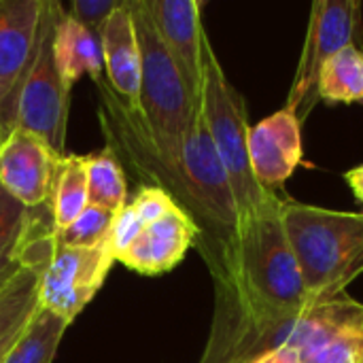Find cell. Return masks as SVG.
<instances>
[{"instance_id":"obj_1","label":"cell","mask_w":363,"mask_h":363,"mask_svg":"<svg viewBox=\"0 0 363 363\" xmlns=\"http://www.w3.org/2000/svg\"><path fill=\"white\" fill-rule=\"evenodd\" d=\"M281 215L308 300L330 302L363 274V213L336 211L283 196Z\"/></svg>"},{"instance_id":"obj_2","label":"cell","mask_w":363,"mask_h":363,"mask_svg":"<svg viewBox=\"0 0 363 363\" xmlns=\"http://www.w3.org/2000/svg\"><path fill=\"white\" fill-rule=\"evenodd\" d=\"M200 113L206 130L219 153V160L228 172L240 225L253 219L270 194L264 189L249 162V108L245 96L228 79L211 38H204L202 47V85H200Z\"/></svg>"},{"instance_id":"obj_3","label":"cell","mask_w":363,"mask_h":363,"mask_svg":"<svg viewBox=\"0 0 363 363\" xmlns=\"http://www.w3.org/2000/svg\"><path fill=\"white\" fill-rule=\"evenodd\" d=\"M130 11L140 47V89L134 108L155 140L177 145L198 111V100L143 0H130Z\"/></svg>"},{"instance_id":"obj_4","label":"cell","mask_w":363,"mask_h":363,"mask_svg":"<svg viewBox=\"0 0 363 363\" xmlns=\"http://www.w3.org/2000/svg\"><path fill=\"white\" fill-rule=\"evenodd\" d=\"M62 15V2L45 0L38 40L30 68L21 81L15 104V128L47 140L66 155V128L70 108V83L60 74L53 55V34Z\"/></svg>"},{"instance_id":"obj_5","label":"cell","mask_w":363,"mask_h":363,"mask_svg":"<svg viewBox=\"0 0 363 363\" xmlns=\"http://www.w3.org/2000/svg\"><path fill=\"white\" fill-rule=\"evenodd\" d=\"M345 47L363 49L359 0H317L311 4L306 38L285 106L294 108L304 123L317 104V74L325 60Z\"/></svg>"},{"instance_id":"obj_6","label":"cell","mask_w":363,"mask_h":363,"mask_svg":"<svg viewBox=\"0 0 363 363\" xmlns=\"http://www.w3.org/2000/svg\"><path fill=\"white\" fill-rule=\"evenodd\" d=\"M115 253L108 242L91 249L57 247L40 272L38 308H45L68 325L102 289L113 264Z\"/></svg>"},{"instance_id":"obj_7","label":"cell","mask_w":363,"mask_h":363,"mask_svg":"<svg viewBox=\"0 0 363 363\" xmlns=\"http://www.w3.org/2000/svg\"><path fill=\"white\" fill-rule=\"evenodd\" d=\"M64 155L40 136L13 128L0 143V185L28 211L49 204Z\"/></svg>"},{"instance_id":"obj_8","label":"cell","mask_w":363,"mask_h":363,"mask_svg":"<svg viewBox=\"0 0 363 363\" xmlns=\"http://www.w3.org/2000/svg\"><path fill=\"white\" fill-rule=\"evenodd\" d=\"M45 0H0V125L15 128L21 81L34 57Z\"/></svg>"},{"instance_id":"obj_9","label":"cell","mask_w":363,"mask_h":363,"mask_svg":"<svg viewBox=\"0 0 363 363\" xmlns=\"http://www.w3.org/2000/svg\"><path fill=\"white\" fill-rule=\"evenodd\" d=\"M249 162L264 189L281 191L304 162L302 121L294 108L283 106L251 125Z\"/></svg>"},{"instance_id":"obj_10","label":"cell","mask_w":363,"mask_h":363,"mask_svg":"<svg viewBox=\"0 0 363 363\" xmlns=\"http://www.w3.org/2000/svg\"><path fill=\"white\" fill-rule=\"evenodd\" d=\"M200 240V228L177 204L160 219L147 223L138 238L117 257L143 277H162L174 270Z\"/></svg>"},{"instance_id":"obj_11","label":"cell","mask_w":363,"mask_h":363,"mask_svg":"<svg viewBox=\"0 0 363 363\" xmlns=\"http://www.w3.org/2000/svg\"><path fill=\"white\" fill-rule=\"evenodd\" d=\"M143 4L198 100L202 85V47L208 36L202 23V2L143 0Z\"/></svg>"},{"instance_id":"obj_12","label":"cell","mask_w":363,"mask_h":363,"mask_svg":"<svg viewBox=\"0 0 363 363\" xmlns=\"http://www.w3.org/2000/svg\"><path fill=\"white\" fill-rule=\"evenodd\" d=\"M106 85L128 104H136L140 89V47L132 21L130 0L108 17L100 32Z\"/></svg>"},{"instance_id":"obj_13","label":"cell","mask_w":363,"mask_h":363,"mask_svg":"<svg viewBox=\"0 0 363 363\" xmlns=\"http://www.w3.org/2000/svg\"><path fill=\"white\" fill-rule=\"evenodd\" d=\"M53 55L60 74L70 85H74V81H79L83 74L91 77V81L98 83L104 72L100 36L72 19L64 11V6L53 34Z\"/></svg>"},{"instance_id":"obj_14","label":"cell","mask_w":363,"mask_h":363,"mask_svg":"<svg viewBox=\"0 0 363 363\" xmlns=\"http://www.w3.org/2000/svg\"><path fill=\"white\" fill-rule=\"evenodd\" d=\"M317 100L336 104H363V49L345 47L323 62L317 74Z\"/></svg>"},{"instance_id":"obj_15","label":"cell","mask_w":363,"mask_h":363,"mask_svg":"<svg viewBox=\"0 0 363 363\" xmlns=\"http://www.w3.org/2000/svg\"><path fill=\"white\" fill-rule=\"evenodd\" d=\"M89 204V189H87V168L85 155H64L51 200H49V215L53 232H62L68 228Z\"/></svg>"},{"instance_id":"obj_16","label":"cell","mask_w":363,"mask_h":363,"mask_svg":"<svg viewBox=\"0 0 363 363\" xmlns=\"http://www.w3.org/2000/svg\"><path fill=\"white\" fill-rule=\"evenodd\" d=\"M66 330L64 319L38 308L2 363H53Z\"/></svg>"},{"instance_id":"obj_17","label":"cell","mask_w":363,"mask_h":363,"mask_svg":"<svg viewBox=\"0 0 363 363\" xmlns=\"http://www.w3.org/2000/svg\"><path fill=\"white\" fill-rule=\"evenodd\" d=\"M85 168L89 204L108 213H119L128 204V183L115 151L106 147L94 155H85Z\"/></svg>"},{"instance_id":"obj_18","label":"cell","mask_w":363,"mask_h":363,"mask_svg":"<svg viewBox=\"0 0 363 363\" xmlns=\"http://www.w3.org/2000/svg\"><path fill=\"white\" fill-rule=\"evenodd\" d=\"M43 268H23L0 287V342L21 330L38 311Z\"/></svg>"},{"instance_id":"obj_19","label":"cell","mask_w":363,"mask_h":363,"mask_svg":"<svg viewBox=\"0 0 363 363\" xmlns=\"http://www.w3.org/2000/svg\"><path fill=\"white\" fill-rule=\"evenodd\" d=\"M55 249L53 230L38 234V223H32L11 242L0 247V287L23 268H45Z\"/></svg>"},{"instance_id":"obj_20","label":"cell","mask_w":363,"mask_h":363,"mask_svg":"<svg viewBox=\"0 0 363 363\" xmlns=\"http://www.w3.org/2000/svg\"><path fill=\"white\" fill-rule=\"evenodd\" d=\"M304 363H363V302L304 357Z\"/></svg>"},{"instance_id":"obj_21","label":"cell","mask_w":363,"mask_h":363,"mask_svg":"<svg viewBox=\"0 0 363 363\" xmlns=\"http://www.w3.org/2000/svg\"><path fill=\"white\" fill-rule=\"evenodd\" d=\"M115 213H108L100 206L87 204L85 211L62 232H53L57 247H74V249H91L108 242V234L113 228Z\"/></svg>"},{"instance_id":"obj_22","label":"cell","mask_w":363,"mask_h":363,"mask_svg":"<svg viewBox=\"0 0 363 363\" xmlns=\"http://www.w3.org/2000/svg\"><path fill=\"white\" fill-rule=\"evenodd\" d=\"M123 4V0H72L70 11H66L72 19L85 26L89 32L98 34L106 26L108 17Z\"/></svg>"},{"instance_id":"obj_23","label":"cell","mask_w":363,"mask_h":363,"mask_svg":"<svg viewBox=\"0 0 363 363\" xmlns=\"http://www.w3.org/2000/svg\"><path fill=\"white\" fill-rule=\"evenodd\" d=\"M32 211L19 204L2 185H0V247L17 238L30 223Z\"/></svg>"},{"instance_id":"obj_24","label":"cell","mask_w":363,"mask_h":363,"mask_svg":"<svg viewBox=\"0 0 363 363\" xmlns=\"http://www.w3.org/2000/svg\"><path fill=\"white\" fill-rule=\"evenodd\" d=\"M245 363H304L302 351L294 349V347H283V349H274L268 353H262L253 359Z\"/></svg>"},{"instance_id":"obj_25","label":"cell","mask_w":363,"mask_h":363,"mask_svg":"<svg viewBox=\"0 0 363 363\" xmlns=\"http://www.w3.org/2000/svg\"><path fill=\"white\" fill-rule=\"evenodd\" d=\"M342 179H345V183L349 185V189H351V194L355 196V200H357L359 204H363V164L349 168V170L342 174Z\"/></svg>"},{"instance_id":"obj_26","label":"cell","mask_w":363,"mask_h":363,"mask_svg":"<svg viewBox=\"0 0 363 363\" xmlns=\"http://www.w3.org/2000/svg\"><path fill=\"white\" fill-rule=\"evenodd\" d=\"M6 134H4V130H2V125H0V143H2V138H4Z\"/></svg>"}]
</instances>
